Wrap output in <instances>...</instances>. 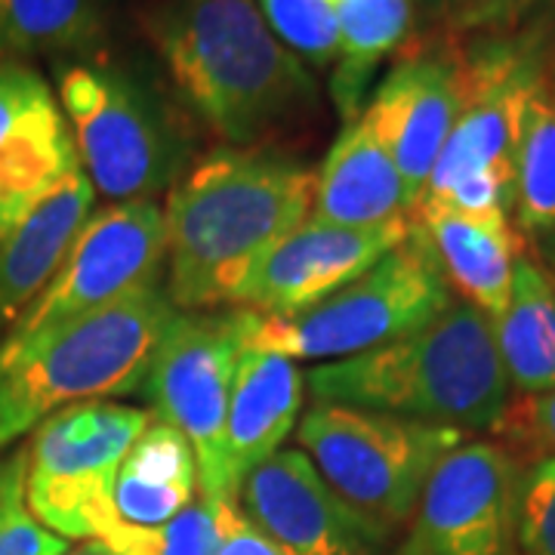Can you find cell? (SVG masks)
I'll list each match as a JSON object with an SVG mask.
<instances>
[{
	"instance_id": "6da1fadb",
	"label": "cell",
	"mask_w": 555,
	"mask_h": 555,
	"mask_svg": "<svg viewBox=\"0 0 555 555\" xmlns=\"http://www.w3.org/2000/svg\"><path fill=\"white\" fill-rule=\"evenodd\" d=\"M312 167L269 149H219L164 204V291L179 312L238 306L262 259L312 214Z\"/></svg>"
},
{
	"instance_id": "7a4b0ae2",
	"label": "cell",
	"mask_w": 555,
	"mask_h": 555,
	"mask_svg": "<svg viewBox=\"0 0 555 555\" xmlns=\"http://www.w3.org/2000/svg\"><path fill=\"white\" fill-rule=\"evenodd\" d=\"M142 28L182 100L229 149H259L315 108V78L254 0H155Z\"/></svg>"
},
{
	"instance_id": "3957f363",
	"label": "cell",
	"mask_w": 555,
	"mask_h": 555,
	"mask_svg": "<svg viewBox=\"0 0 555 555\" xmlns=\"http://www.w3.org/2000/svg\"><path fill=\"white\" fill-rule=\"evenodd\" d=\"M306 389L324 404L408 416L466 436L491 433L513 396L491 321L463 299L396 343L318 364Z\"/></svg>"
},
{
	"instance_id": "277c9868",
	"label": "cell",
	"mask_w": 555,
	"mask_h": 555,
	"mask_svg": "<svg viewBox=\"0 0 555 555\" xmlns=\"http://www.w3.org/2000/svg\"><path fill=\"white\" fill-rule=\"evenodd\" d=\"M177 312L155 284L31 346L0 349V454L62 408L139 392Z\"/></svg>"
},
{
	"instance_id": "5b68a950",
	"label": "cell",
	"mask_w": 555,
	"mask_h": 555,
	"mask_svg": "<svg viewBox=\"0 0 555 555\" xmlns=\"http://www.w3.org/2000/svg\"><path fill=\"white\" fill-rule=\"evenodd\" d=\"M454 294L420 229L352 284L306 312L278 318L238 309L241 346L291 361H343L379 349L436 321Z\"/></svg>"
},
{
	"instance_id": "8992f818",
	"label": "cell",
	"mask_w": 555,
	"mask_h": 555,
	"mask_svg": "<svg viewBox=\"0 0 555 555\" xmlns=\"http://www.w3.org/2000/svg\"><path fill=\"white\" fill-rule=\"evenodd\" d=\"M543 60L546 47L528 38H488L463 50L466 100L420 204L513 219L518 130Z\"/></svg>"
},
{
	"instance_id": "52a82bcc",
	"label": "cell",
	"mask_w": 555,
	"mask_h": 555,
	"mask_svg": "<svg viewBox=\"0 0 555 555\" xmlns=\"http://www.w3.org/2000/svg\"><path fill=\"white\" fill-rule=\"evenodd\" d=\"M297 441L334 494L392 537L411 521L436 466L466 441V433L315 401L299 420Z\"/></svg>"
},
{
	"instance_id": "ba28073f",
	"label": "cell",
	"mask_w": 555,
	"mask_h": 555,
	"mask_svg": "<svg viewBox=\"0 0 555 555\" xmlns=\"http://www.w3.org/2000/svg\"><path fill=\"white\" fill-rule=\"evenodd\" d=\"M60 105L72 124L80 167L105 201H155L182 177L189 152L179 130L130 75L93 62L65 65Z\"/></svg>"
},
{
	"instance_id": "9c48e42d",
	"label": "cell",
	"mask_w": 555,
	"mask_h": 555,
	"mask_svg": "<svg viewBox=\"0 0 555 555\" xmlns=\"http://www.w3.org/2000/svg\"><path fill=\"white\" fill-rule=\"evenodd\" d=\"M149 408L80 401L47 416L25 448V503L43 528L65 540H100L115 521V478Z\"/></svg>"
},
{
	"instance_id": "30bf717a",
	"label": "cell",
	"mask_w": 555,
	"mask_h": 555,
	"mask_svg": "<svg viewBox=\"0 0 555 555\" xmlns=\"http://www.w3.org/2000/svg\"><path fill=\"white\" fill-rule=\"evenodd\" d=\"M238 352L235 312H177L139 389L152 414L192 441L201 494L225 503H238L225 444Z\"/></svg>"
},
{
	"instance_id": "8fae6325",
	"label": "cell",
	"mask_w": 555,
	"mask_h": 555,
	"mask_svg": "<svg viewBox=\"0 0 555 555\" xmlns=\"http://www.w3.org/2000/svg\"><path fill=\"white\" fill-rule=\"evenodd\" d=\"M164 210L155 201L108 204L87 219L56 278L3 334L0 349L31 346L78 318L160 284Z\"/></svg>"
},
{
	"instance_id": "7c38bea8",
	"label": "cell",
	"mask_w": 555,
	"mask_h": 555,
	"mask_svg": "<svg viewBox=\"0 0 555 555\" xmlns=\"http://www.w3.org/2000/svg\"><path fill=\"white\" fill-rule=\"evenodd\" d=\"M518 469L491 438L456 444L436 466L392 555H516Z\"/></svg>"
},
{
	"instance_id": "4fadbf2b",
	"label": "cell",
	"mask_w": 555,
	"mask_h": 555,
	"mask_svg": "<svg viewBox=\"0 0 555 555\" xmlns=\"http://www.w3.org/2000/svg\"><path fill=\"white\" fill-rule=\"evenodd\" d=\"M466 100V62L456 40L414 47L389 68L361 108L364 124L396 160L414 204L433 177L438 155Z\"/></svg>"
},
{
	"instance_id": "5bb4252c",
	"label": "cell",
	"mask_w": 555,
	"mask_h": 555,
	"mask_svg": "<svg viewBox=\"0 0 555 555\" xmlns=\"http://www.w3.org/2000/svg\"><path fill=\"white\" fill-rule=\"evenodd\" d=\"M78 170L75 133L53 87L28 62H0V241Z\"/></svg>"
},
{
	"instance_id": "9a60e30c",
	"label": "cell",
	"mask_w": 555,
	"mask_h": 555,
	"mask_svg": "<svg viewBox=\"0 0 555 555\" xmlns=\"http://www.w3.org/2000/svg\"><path fill=\"white\" fill-rule=\"evenodd\" d=\"M414 217L383 225H331L306 219L262 259L238 306L259 315H297L352 284L411 235Z\"/></svg>"
},
{
	"instance_id": "2e32d148",
	"label": "cell",
	"mask_w": 555,
	"mask_h": 555,
	"mask_svg": "<svg viewBox=\"0 0 555 555\" xmlns=\"http://www.w3.org/2000/svg\"><path fill=\"white\" fill-rule=\"evenodd\" d=\"M238 506L299 555H383L389 537L349 509L302 451L284 448L241 481Z\"/></svg>"
},
{
	"instance_id": "e0dca14e",
	"label": "cell",
	"mask_w": 555,
	"mask_h": 555,
	"mask_svg": "<svg viewBox=\"0 0 555 555\" xmlns=\"http://www.w3.org/2000/svg\"><path fill=\"white\" fill-rule=\"evenodd\" d=\"M414 225L429 241L451 294L494 321L509 299L518 257L528 254L513 219L420 204Z\"/></svg>"
},
{
	"instance_id": "ac0fdd59",
	"label": "cell",
	"mask_w": 555,
	"mask_h": 555,
	"mask_svg": "<svg viewBox=\"0 0 555 555\" xmlns=\"http://www.w3.org/2000/svg\"><path fill=\"white\" fill-rule=\"evenodd\" d=\"M96 189L80 167L0 241V339L56 278L93 210Z\"/></svg>"
},
{
	"instance_id": "d6986e66",
	"label": "cell",
	"mask_w": 555,
	"mask_h": 555,
	"mask_svg": "<svg viewBox=\"0 0 555 555\" xmlns=\"http://www.w3.org/2000/svg\"><path fill=\"white\" fill-rule=\"evenodd\" d=\"M414 207L396 160L389 158L374 130L364 118L346 124L324 164L318 167L309 219L364 229L411 219Z\"/></svg>"
},
{
	"instance_id": "ffe728a7",
	"label": "cell",
	"mask_w": 555,
	"mask_h": 555,
	"mask_svg": "<svg viewBox=\"0 0 555 555\" xmlns=\"http://www.w3.org/2000/svg\"><path fill=\"white\" fill-rule=\"evenodd\" d=\"M306 401V377L297 361L241 346L235 389L229 401V473L241 491V481L262 460L281 451L284 438L294 433Z\"/></svg>"
},
{
	"instance_id": "44dd1931",
	"label": "cell",
	"mask_w": 555,
	"mask_h": 555,
	"mask_svg": "<svg viewBox=\"0 0 555 555\" xmlns=\"http://www.w3.org/2000/svg\"><path fill=\"white\" fill-rule=\"evenodd\" d=\"M198 460L177 426L155 416L133 441L115 478L118 521L155 528L195 503Z\"/></svg>"
},
{
	"instance_id": "7402d4cb",
	"label": "cell",
	"mask_w": 555,
	"mask_h": 555,
	"mask_svg": "<svg viewBox=\"0 0 555 555\" xmlns=\"http://www.w3.org/2000/svg\"><path fill=\"white\" fill-rule=\"evenodd\" d=\"M491 327L509 389H555V278L540 259L518 257L509 299Z\"/></svg>"
},
{
	"instance_id": "603a6c76",
	"label": "cell",
	"mask_w": 555,
	"mask_h": 555,
	"mask_svg": "<svg viewBox=\"0 0 555 555\" xmlns=\"http://www.w3.org/2000/svg\"><path fill=\"white\" fill-rule=\"evenodd\" d=\"M337 20L339 60L334 65L331 93L343 127L361 118L367 83L383 60L411 38L416 22V0H327Z\"/></svg>"
},
{
	"instance_id": "cb8c5ba5",
	"label": "cell",
	"mask_w": 555,
	"mask_h": 555,
	"mask_svg": "<svg viewBox=\"0 0 555 555\" xmlns=\"http://www.w3.org/2000/svg\"><path fill=\"white\" fill-rule=\"evenodd\" d=\"M513 225L528 244L555 232V78L550 47L518 130Z\"/></svg>"
},
{
	"instance_id": "d4e9b609",
	"label": "cell",
	"mask_w": 555,
	"mask_h": 555,
	"mask_svg": "<svg viewBox=\"0 0 555 555\" xmlns=\"http://www.w3.org/2000/svg\"><path fill=\"white\" fill-rule=\"evenodd\" d=\"M102 35L100 0H0V62L87 53Z\"/></svg>"
},
{
	"instance_id": "484cf974",
	"label": "cell",
	"mask_w": 555,
	"mask_h": 555,
	"mask_svg": "<svg viewBox=\"0 0 555 555\" xmlns=\"http://www.w3.org/2000/svg\"><path fill=\"white\" fill-rule=\"evenodd\" d=\"M229 506L225 500L198 494L192 506L164 525L142 528L115 521L100 540L112 555H217Z\"/></svg>"
},
{
	"instance_id": "4316f807",
	"label": "cell",
	"mask_w": 555,
	"mask_h": 555,
	"mask_svg": "<svg viewBox=\"0 0 555 555\" xmlns=\"http://www.w3.org/2000/svg\"><path fill=\"white\" fill-rule=\"evenodd\" d=\"M257 10L294 56L318 68L337 65V20L327 0H257Z\"/></svg>"
},
{
	"instance_id": "83f0119b",
	"label": "cell",
	"mask_w": 555,
	"mask_h": 555,
	"mask_svg": "<svg viewBox=\"0 0 555 555\" xmlns=\"http://www.w3.org/2000/svg\"><path fill=\"white\" fill-rule=\"evenodd\" d=\"M513 550L555 555V456H540L518 469Z\"/></svg>"
},
{
	"instance_id": "f1b7e54d",
	"label": "cell",
	"mask_w": 555,
	"mask_h": 555,
	"mask_svg": "<svg viewBox=\"0 0 555 555\" xmlns=\"http://www.w3.org/2000/svg\"><path fill=\"white\" fill-rule=\"evenodd\" d=\"M488 436L521 466L540 456H555V389L513 392Z\"/></svg>"
},
{
	"instance_id": "f546056e",
	"label": "cell",
	"mask_w": 555,
	"mask_h": 555,
	"mask_svg": "<svg viewBox=\"0 0 555 555\" xmlns=\"http://www.w3.org/2000/svg\"><path fill=\"white\" fill-rule=\"evenodd\" d=\"M416 16L441 40L491 38L525 20V0H416Z\"/></svg>"
},
{
	"instance_id": "4dcf8cb0",
	"label": "cell",
	"mask_w": 555,
	"mask_h": 555,
	"mask_svg": "<svg viewBox=\"0 0 555 555\" xmlns=\"http://www.w3.org/2000/svg\"><path fill=\"white\" fill-rule=\"evenodd\" d=\"M68 540L43 528L31 516L25 494L10 496L0 506V555H65Z\"/></svg>"
},
{
	"instance_id": "1f68e13d",
	"label": "cell",
	"mask_w": 555,
	"mask_h": 555,
	"mask_svg": "<svg viewBox=\"0 0 555 555\" xmlns=\"http://www.w3.org/2000/svg\"><path fill=\"white\" fill-rule=\"evenodd\" d=\"M217 555H299L281 540L266 534L250 518L241 513L238 503L229 506L225 525H222V543Z\"/></svg>"
},
{
	"instance_id": "d6a6232c",
	"label": "cell",
	"mask_w": 555,
	"mask_h": 555,
	"mask_svg": "<svg viewBox=\"0 0 555 555\" xmlns=\"http://www.w3.org/2000/svg\"><path fill=\"white\" fill-rule=\"evenodd\" d=\"M16 494H25V448L0 456V506Z\"/></svg>"
},
{
	"instance_id": "836d02e7",
	"label": "cell",
	"mask_w": 555,
	"mask_h": 555,
	"mask_svg": "<svg viewBox=\"0 0 555 555\" xmlns=\"http://www.w3.org/2000/svg\"><path fill=\"white\" fill-rule=\"evenodd\" d=\"M534 247H537V259L543 262V269L555 278V232H550V235H543L540 241H534Z\"/></svg>"
},
{
	"instance_id": "e575fe53",
	"label": "cell",
	"mask_w": 555,
	"mask_h": 555,
	"mask_svg": "<svg viewBox=\"0 0 555 555\" xmlns=\"http://www.w3.org/2000/svg\"><path fill=\"white\" fill-rule=\"evenodd\" d=\"M65 555H112V553L105 550V543H102V540H83L80 546L68 550Z\"/></svg>"
},
{
	"instance_id": "d590c367",
	"label": "cell",
	"mask_w": 555,
	"mask_h": 555,
	"mask_svg": "<svg viewBox=\"0 0 555 555\" xmlns=\"http://www.w3.org/2000/svg\"><path fill=\"white\" fill-rule=\"evenodd\" d=\"M537 7H543V10H553L555 13V0H525V16L537 10Z\"/></svg>"
},
{
	"instance_id": "8d00e7d4",
	"label": "cell",
	"mask_w": 555,
	"mask_h": 555,
	"mask_svg": "<svg viewBox=\"0 0 555 555\" xmlns=\"http://www.w3.org/2000/svg\"><path fill=\"white\" fill-rule=\"evenodd\" d=\"M550 65H553V78H555V47H550Z\"/></svg>"
}]
</instances>
